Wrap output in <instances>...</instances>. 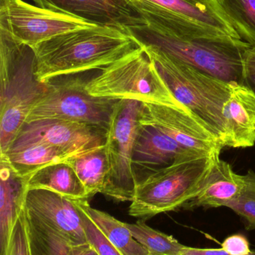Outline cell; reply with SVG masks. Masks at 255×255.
<instances>
[{
	"label": "cell",
	"instance_id": "cell-13",
	"mask_svg": "<svg viewBox=\"0 0 255 255\" xmlns=\"http://www.w3.org/2000/svg\"><path fill=\"white\" fill-rule=\"evenodd\" d=\"M25 212L62 235L73 246L88 244L75 199L43 189H29Z\"/></svg>",
	"mask_w": 255,
	"mask_h": 255
},
{
	"label": "cell",
	"instance_id": "cell-28",
	"mask_svg": "<svg viewBox=\"0 0 255 255\" xmlns=\"http://www.w3.org/2000/svg\"><path fill=\"white\" fill-rule=\"evenodd\" d=\"M5 255H31L25 208L13 228Z\"/></svg>",
	"mask_w": 255,
	"mask_h": 255
},
{
	"label": "cell",
	"instance_id": "cell-7",
	"mask_svg": "<svg viewBox=\"0 0 255 255\" xmlns=\"http://www.w3.org/2000/svg\"><path fill=\"white\" fill-rule=\"evenodd\" d=\"M88 73L59 76L47 81L46 94L33 108L25 122L64 120L107 130L119 100L91 95L86 90L91 78L87 76Z\"/></svg>",
	"mask_w": 255,
	"mask_h": 255
},
{
	"label": "cell",
	"instance_id": "cell-27",
	"mask_svg": "<svg viewBox=\"0 0 255 255\" xmlns=\"http://www.w3.org/2000/svg\"><path fill=\"white\" fill-rule=\"evenodd\" d=\"M79 208L81 223L88 244L97 251L99 255H123L119 250L107 239L97 225L93 221L79 202L76 200Z\"/></svg>",
	"mask_w": 255,
	"mask_h": 255
},
{
	"label": "cell",
	"instance_id": "cell-32",
	"mask_svg": "<svg viewBox=\"0 0 255 255\" xmlns=\"http://www.w3.org/2000/svg\"><path fill=\"white\" fill-rule=\"evenodd\" d=\"M74 255H99V254L89 244H87L76 246L74 247Z\"/></svg>",
	"mask_w": 255,
	"mask_h": 255
},
{
	"label": "cell",
	"instance_id": "cell-23",
	"mask_svg": "<svg viewBox=\"0 0 255 255\" xmlns=\"http://www.w3.org/2000/svg\"><path fill=\"white\" fill-rule=\"evenodd\" d=\"M25 214L31 255H74L76 246L32 216Z\"/></svg>",
	"mask_w": 255,
	"mask_h": 255
},
{
	"label": "cell",
	"instance_id": "cell-31",
	"mask_svg": "<svg viewBox=\"0 0 255 255\" xmlns=\"http://www.w3.org/2000/svg\"><path fill=\"white\" fill-rule=\"evenodd\" d=\"M181 255H231L223 249H199L184 246Z\"/></svg>",
	"mask_w": 255,
	"mask_h": 255
},
{
	"label": "cell",
	"instance_id": "cell-18",
	"mask_svg": "<svg viewBox=\"0 0 255 255\" xmlns=\"http://www.w3.org/2000/svg\"><path fill=\"white\" fill-rule=\"evenodd\" d=\"M196 22L240 38L219 0H146Z\"/></svg>",
	"mask_w": 255,
	"mask_h": 255
},
{
	"label": "cell",
	"instance_id": "cell-5",
	"mask_svg": "<svg viewBox=\"0 0 255 255\" xmlns=\"http://www.w3.org/2000/svg\"><path fill=\"white\" fill-rule=\"evenodd\" d=\"M220 154L181 160L136 184L129 215L144 220L182 208L202 190Z\"/></svg>",
	"mask_w": 255,
	"mask_h": 255
},
{
	"label": "cell",
	"instance_id": "cell-11",
	"mask_svg": "<svg viewBox=\"0 0 255 255\" xmlns=\"http://www.w3.org/2000/svg\"><path fill=\"white\" fill-rule=\"evenodd\" d=\"M106 132L103 128L64 120H36L23 124L10 147L43 142L74 155L105 145Z\"/></svg>",
	"mask_w": 255,
	"mask_h": 255
},
{
	"label": "cell",
	"instance_id": "cell-29",
	"mask_svg": "<svg viewBox=\"0 0 255 255\" xmlns=\"http://www.w3.org/2000/svg\"><path fill=\"white\" fill-rule=\"evenodd\" d=\"M222 249L231 255H255L252 252L249 240L242 234L231 235L221 244Z\"/></svg>",
	"mask_w": 255,
	"mask_h": 255
},
{
	"label": "cell",
	"instance_id": "cell-9",
	"mask_svg": "<svg viewBox=\"0 0 255 255\" xmlns=\"http://www.w3.org/2000/svg\"><path fill=\"white\" fill-rule=\"evenodd\" d=\"M80 18L32 5L23 0H0V28L34 47L41 42L81 28L96 26Z\"/></svg>",
	"mask_w": 255,
	"mask_h": 255
},
{
	"label": "cell",
	"instance_id": "cell-30",
	"mask_svg": "<svg viewBox=\"0 0 255 255\" xmlns=\"http://www.w3.org/2000/svg\"><path fill=\"white\" fill-rule=\"evenodd\" d=\"M244 85L255 93V46L246 52L244 66Z\"/></svg>",
	"mask_w": 255,
	"mask_h": 255
},
{
	"label": "cell",
	"instance_id": "cell-10",
	"mask_svg": "<svg viewBox=\"0 0 255 255\" xmlns=\"http://www.w3.org/2000/svg\"><path fill=\"white\" fill-rule=\"evenodd\" d=\"M139 120L192 151L212 154L224 147L210 127L187 108L142 103Z\"/></svg>",
	"mask_w": 255,
	"mask_h": 255
},
{
	"label": "cell",
	"instance_id": "cell-19",
	"mask_svg": "<svg viewBox=\"0 0 255 255\" xmlns=\"http://www.w3.org/2000/svg\"><path fill=\"white\" fill-rule=\"evenodd\" d=\"M29 189H43L62 195L69 199H87L86 189L67 160L52 163L39 169L28 181Z\"/></svg>",
	"mask_w": 255,
	"mask_h": 255
},
{
	"label": "cell",
	"instance_id": "cell-22",
	"mask_svg": "<svg viewBox=\"0 0 255 255\" xmlns=\"http://www.w3.org/2000/svg\"><path fill=\"white\" fill-rule=\"evenodd\" d=\"M81 205L105 236L123 255H149L148 250L135 239L126 227L125 223L119 221L110 214L91 208L87 199H79Z\"/></svg>",
	"mask_w": 255,
	"mask_h": 255
},
{
	"label": "cell",
	"instance_id": "cell-6",
	"mask_svg": "<svg viewBox=\"0 0 255 255\" xmlns=\"http://www.w3.org/2000/svg\"><path fill=\"white\" fill-rule=\"evenodd\" d=\"M86 90L102 98L186 108L174 97L142 46L92 76Z\"/></svg>",
	"mask_w": 255,
	"mask_h": 255
},
{
	"label": "cell",
	"instance_id": "cell-12",
	"mask_svg": "<svg viewBox=\"0 0 255 255\" xmlns=\"http://www.w3.org/2000/svg\"><path fill=\"white\" fill-rule=\"evenodd\" d=\"M205 154H209L184 148L157 128L141 124L132 157L136 184L177 162Z\"/></svg>",
	"mask_w": 255,
	"mask_h": 255
},
{
	"label": "cell",
	"instance_id": "cell-8",
	"mask_svg": "<svg viewBox=\"0 0 255 255\" xmlns=\"http://www.w3.org/2000/svg\"><path fill=\"white\" fill-rule=\"evenodd\" d=\"M141 107L142 103L136 100H119L106 132L108 171L102 194L118 202H132L134 197L132 157L141 126Z\"/></svg>",
	"mask_w": 255,
	"mask_h": 255
},
{
	"label": "cell",
	"instance_id": "cell-17",
	"mask_svg": "<svg viewBox=\"0 0 255 255\" xmlns=\"http://www.w3.org/2000/svg\"><path fill=\"white\" fill-rule=\"evenodd\" d=\"M244 184V175L235 173L231 165L219 157L214 161L202 190L186 202L182 208L193 210L201 207H226L239 196Z\"/></svg>",
	"mask_w": 255,
	"mask_h": 255
},
{
	"label": "cell",
	"instance_id": "cell-14",
	"mask_svg": "<svg viewBox=\"0 0 255 255\" xmlns=\"http://www.w3.org/2000/svg\"><path fill=\"white\" fill-rule=\"evenodd\" d=\"M42 8L80 18L100 26L127 32L128 27L146 24L127 0H31Z\"/></svg>",
	"mask_w": 255,
	"mask_h": 255
},
{
	"label": "cell",
	"instance_id": "cell-15",
	"mask_svg": "<svg viewBox=\"0 0 255 255\" xmlns=\"http://www.w3.org/2000/svg\"><path fill=\"white\" fill-rule=\"evenodd\" d=\"M231 94L223 107L225 146L247 148L255 144V93L241 84L231 83Z\"/></svg>",
	"mask_w": 255,
	"mask_h": 255
},
{
	"label": "cell",
	"instance_id": "cell-4",
	"mask_svg": "<svg viewBox=\"0 0 255 255\" xmlns=\"http://www.w3.org/2000/svg\"><path fill=\"white\" fill-rule=\"evenodd\" d=\"M144 48V47H143ZM177 100L203 121L225 146L223 107L231 94V83L144 48Z\"/></svg>",
	"mask_w": 255,
	"mask_h": 255
},
{
	"label": "cell",
	"instance_id": "cell-1",
	"mask_svg": "<svg viewBox=\"0 0 255 255\" xmlns=\"http://www.w3.org/2000/svg\"><path fill=\"white\" fill-rule=\"evenodd\" d=\"M146 24L128 27L142 47L154 49L228 83L244 85L250 43L146 0H127Z\"/></svg>",
	"mask_w": 255,
	"mask_h": 255
},
{
	"label": "cell",
	"instance_id": "cell-26",
	"mask_svg": "<svg viewBox=\"0 0 255 255\" xmlns=\"http://www.w3.org/2000/svg\"><path fill=\"white\" fill-rule=\"evenodd\" d=\"M245 184L241 194L227 205V208L245 220L248 230L255 229V172L248 171L244 175Z\"/></svg>",
	"mask_w": 255,
	"mask_h": 255
},
{
	"label": "cell",
	"instance_id": "cell-16",
	"mask_svg": "<svg viewBox=\"0 0 255 255\" xmlns=\"http://www.w3.org/2000/svg\"><path fill=\"white\" fill-rule=\"evenodd\" d=\"M29 177L21 176L5 154H0V255H5L10 236L25 208Z\"/></svg>",
	"mask_w": 255,
	"mask_h": 255
},
{
	"label": "cell",
	"instance_id": "cell-2",
	"mask_svg": "<svg viewBox=\"0 0 255 255\" xmlns=\"http://www.w3.org/2000/svg\"><path fill=\"white\" fill-rule=\"evenodd\" d=\"M141 46L127 33L111 27L81 28L58 34L33 47L42 82L67 75L102 70Z\"/></svg>",
	"mask_w": 255,
	"mask_h": 255
},
{
	"label": "cell",
	"instance_id": "cell-20",
	"mask_svg": "<svg viewBox=\"0 0 255 255\" xmlns=\"http://www.w3.org/2000/svg\"><path fill=\"white\" fill-rule=\"evenodd\" d=\"M4 154L16 172L23 177H30L44 166L64 161L73 156L64 150L43 142L10 147Z\"/></svg>",
	"mask_w": 255,
	"mask_h": 255
},
{
	"label": "cell",
	"instance_id": "cell-24",
	"mask_svg": "<svg viewBox=\"0 0 255 255\" xmlns=\"http://www.w3.org/2000/svg\"><path fill=\"white\" fill-rule=\"evenodd\" d=\"M136 241L148 250L149 255H181L184 245L175 238L148 226L144 220L125 223Z\"/></svg>",
	"mask_w": 255,
	"mask_h": 255
},
{
	"label": "cell",
	"instance_id": "cell-21",
	"mask_svg": "<svg viewBox=\"0 0 255 255\" xmlns=\"http://www.w3.org/2000/svg\"><path fill=\"white\" fill-rule=\"evenodd\" d=\"M66 160L82 181L88 198L102 193L108 171L105 145L74 154Z\"/></svg>",
	"mask_w": 255,
	"mask_h": 255
},
{
	"label": "cell",
	"instance_id": "cell-25",
	"mask_svg": "<svg viewBox=\"0 0 255 255\" xmlns=\"http://www.w3.org/2000/svg\"><path fill=\"white\" fill-rule=\"evenodd\" d=\"M240 37L255 46V0H219Z\"/></svg>",
	"mask_w": 255,
	"mask_h": 255
},
{
	"label": "cell",
	"instance_id": "cell-3",
	"mask_svg": "<svg viewBox=\"0 0 255 255\" xmlns=\"http://www.w3.org/2000/svg\"><path fill=\"white\" fill-rule=\"evenodd\" d=\"M47 89L37 78L33 47L0 28V154L8 151Z\"/></svg>",
	"mask_w": 255,
	"mask_h": 255
}]
</instances>
